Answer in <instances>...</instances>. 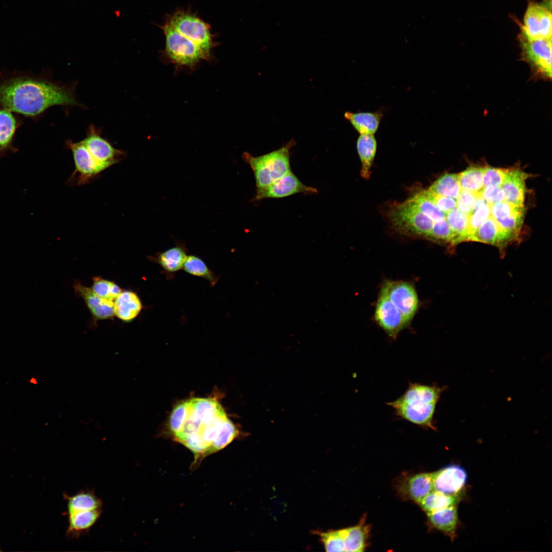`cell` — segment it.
Segmentation results:
<instances>
[{
	"instance_id": "obj_1",
	"label": "cell",
	"mask_w": 552,
	"mask_h": 552,
	"mask_svg": "<svg viewBox=\"0 0 552 552\" xmlns=\"http://www.w3.org/2000/svg\"><path fill=\"white\" fill-rule=\"evenodd\" d=\"M169 429L175 440L193 453L195 466L239 434L221 405L212 398H194L176 405L170 417Z\"/></svg>"
},
{
	"instance_id": "obj_2",
	"label": "cell",
	"mask_w": 552,
	"mask_h": 552,
	"mask_svg": "<svg viewBox=\"0 0 552 552\" xmlns=\"http://www.w3.org/2000/svg\"><path fill=\"white\" fill-rule=\"evenodd\" d=\"M159 27L165 37L166 55L181 65H194L208 58L216 44L209 24L188 10H176Z\"/></svg>"
},
{
	"instance_id": "obj_3",
	"label": "cell",
	"mask_w": 552,
	"mask_h": 552,
	"mask_svg": "<svg viewBox=\"0 0 552 552\" xmlns=\"http://www.w3.org/2000/svg\"><path fill=\"white\" fill-rule=\"evenodd\" d=\"M0 103L6 109L28 116H37L55 105H80L69 86L26 77L0 84Z\"/></svg>"
},
{
	"instance_id": "obj_4",
	"label": "cell",
	"mask_w": 552,
	"mask_h": 552,
	"mask_svg": "<svg viewBox=\"0 0 552 552\" xmlns=\"http://www.w3.org/2000/svg\"><path fill=\"white\" fill-rule=\"evenodd\" d=\"M444 388L436 385L410 383L405 393L387 404L397 417L424 429L436 430L433 417Z\"/></svg>"
},
{
	"instance_id": "obj_5",
	"label": "cell",
	"mask_w": 552,
	"mask_h": 552,
	"mask_svg": "<svg viewBox=\"0 0 552 552\" xmlns=\"http://www.w3.org/2000/svg\"><path fill=\"white\" fill-rule=\"evenodd\" d=\"M295 144L292 139L280 149L258 156L243 153L242 158L252 170L257 189L270 185L291 172L290 150Z\"/></svg>"
},
{
	"instance_id": "obj_6",
	"label": "cell",
	"mask_w": 552,
	"mask_h": 552,
	"mask_svg": "<svg viewBox=\"0 0 552 552\" xmlns=\"http://www.w3.org/2000/svg\"><path fill=\"white\" fill-rule=\"evenodd\" d=\"M393 226L404 234L428 238L434 221L423 213L410 199L395 205L389 213Z\"/></svg>"
},
{
	"instance_id": "obj_7",
	"label": "cell",
	"mask_w": 552,
	"mask_h": 552,
	"mask_svg": "<svg viewBox=\"0 0 552 552\" xmlns=\"http://www.w3.org/2000/svg\"><path fill=\"white\" fill-rule=\"evenodd\" d=\"M519 41L521 58L531 66L534 75L544 79L551 78V38L531 39L522 32Z\"/></svg>"
},
{
	"instance_id": "obj_8",
	"label": "cell",
	"mask_w": 552,
	"mask_h": 552,
	"mask_svg": "<svg viewBox=\"0 0 552 552\" xmlns=\"http://www.w3.org/2000/svg\"><path fill=\"white\" fill-rule=\"evenodd\" d=\"M65 144L72 153L75 167L68 180L70 184L81 186L89 183L105 170L94 158L83 141L73 142L68 140Z\"/></svg>"
},
{
	"instance_id": "obj_9",
	"label": "cell",
	"mask_w": 552,
	"mask_h": 552,
	"mask_svg": "<svg viewBox=\"0 0 552 552\" xmlns=\"http://www.w3.org/2000/svg\"><path fill=\"white\" fill-rule=\"evenodd\" d=\"M551 3L532 2L528 4L523 18L521 32L531 39L551 38Z\"/></svg>"
},
{
	"instance_id": "obj_10",
	"label": "cell",
	"mask_w": 552,
	"mask_h": 552,
	"mask_svg": "<svg viewBox=\"0 0 552 552\" xmlns=\"http://www.w3.org/2000/svg\"><path fill=\"white\" fill-rule=\"evenodd\" d=\"M381 289L403 316L407 325L415 316L419 306L414 287L404 281H387Z\"/></svg>"
},
{
	"instance_id": "obj_11",
	"label": "cell",
	"mask_w": 552,
	"mask_h": 552,
	"mask_svg": "<svg viewBox=\"0 0 552 552\" xmlns=\"http://www.w3.org/2000/svg\"><path fill=\"white\" fill-rule=\"evenodd\" d=\"M84 144L94 158L105 169L118 164L126 157V152L114 148L101 135L100 131L91 125Z\"/></svg>"
},
{
	"instance_id": "obj_12",
	"label": "cell",
	"mask_w": 552,
	"mask_h": 552,
	"mask_svg": "<svg viewBox=\"0 0 552 552\" xmlns=\"http://www.w3.org/2000/svg\"><path fill=\"white\" fill-rule=\"evenodd\" d=\"M302 193L312 194L317 190L303 183L291 171L270 185L257 189L254 200L280 198Z\"/></svg>"
},
{
	"instance_id": "obj_13",
	"label": "cell",
	"mask_w": 552,
	"mask_h": 552,
	"mask_svg": "<svg viewBox=\"0 0 552 552\" xmlns=\"http://www.w3.org/2000/svg\"><path fill=\"white\" fill-rule=\"evenodd\" d=\"M374 316L377 323L393 339H395L407 325L401 313L381 289Z\"/></svg>"
},
{
	"instance_id": "obj_14",
	"label": "cell",
	"mask_w": 552,
	"mask_h": 552,
	"mask_svg": "<svg viewBox=\"0 0 552 552\" xmlns=\"http://www.w3.org/2000/svg\"><path fill=\"white\" fill-rule=\"evenodd\" d=\"M467 479L466 470L461 466L452 465L433 473L432 490L443 494L458 496Z\"/></svg>"
},
{
	"instance_id": "obj_15",
	"label": "cell",
	"mask_w": 552,
	"mask_h": 552,
	"mask_svg": "<svg viewBox=\"0 0 552 552\" xmlns=\"http://www.w3.org/2000/svg\"><path fill=\"white\" fill-rule=\"evenodd\" d=\"M530 174L519 168L507 169L504 180L500 186L504 201L520 207H524L525 193V180Z\"/></svg>"
},
{
	"instance_id": "obj_16",
	"label": "cell",
	"mask_w": 552,
	"mask_h": 552,
	"mask_svg": "<svg viewBox=\"0 0 552 552\" xmlns=\"http://www.w3.org/2000/svg\"><path fill=\"white\" fill-rule=\"evenodd\" d=\"M74 288L76 294L83 300L94 319L103 320L113 317L114 301L100 297L91 288L78 281L75 282Z\"/></svg>"
},
{
	"instance_id": "obj_17",
	"label": "cell",
	"mask_w": 552,
	"mask_h": 552,
	"mask_svg": "<svg viewBox=\"0 0 552 552\" xmlns=\"http://www.w3.org/2000/svg\"><path fill=\"white\" fill-rule=\"evenodd\" d=\"M499 226L491 215L469 238L468 241H476L492 244L499 247L500 250L509 242L512 241Z\"/></svg>"
},
{
	"instance_id": "obj_18",
	"label": "cell",
	"mask_w": 552,
	"mask_h": 552,
	"mask_svg": "<svg viewBox=\"0 0 552 552\" xmlns=\"http://www.w3.org/2000/svg\"><path fill=\"white\" fill-rule=\"evenodd\" d=\"M102 512V508L68 514L66 537L73 539L85 535L97 522Z\"/></svg>"
},
{
	"instance_id": "obj_19",
	"label": "cell",
	"mask_w": 552,
	"mask_h": 552,
	"mask_svg": "<svg viewBox=\"0 0 552 552\" xmlns=\"http://www.w3.org/2000/svg\"><path fill=\"white\" fill-rule=\"evenodd\" d=\"M385 110L383 107L372 112L346 111L344 117L359 134H374L379 127Z\"/></svg>"
},
{
	"instance_id": "obj_20",
	"label": "cell",
	"mask_w": 552,
	"mask_h": 552,
	"mask_svg": "<svg viewBox=\"0 0 552 552\" xmlns=\"http://www.w3.org/2000/svg\"><path fill=\"white\" fill-rule=\"evenodd\" d=\"M143 308L141 299L134 292L122 291L113 303L114 315L125 323L134 319Z\"/></svg>"
},
{
	"instance_id": "obj_21",
	"label": "cell",
	"mask_w": 552,
	"mask_h": 552,
	"mask_svg": "<svg viewBox=\"0 0 552 552\" xmlns=\"http://www.w3.org/2000/svg\"><path fill=\"white\" fill-rule=\"evenodd\" d=\"M187 256L185 246L179 244L156 254L151 259L167 273H174L182 269Z\"/></svg>"
},
{
	"instance_id": "obj_22",
	"label": "cell",
	"mask_w": 552,
	"mask_h": 552,
	"mask_svg": "<svg viewBox=\"0 0 552 552\" xmlns=\"http://www.w3.org/2000/svg\"><path fill=\"white\" fill-rule=\"evenodd\" d=\"M428 517L434 527L449 536L452 540L455 536L458 524V513L456 505L428 513Z\"/></svg>"
},
{
	"instance_id": "obj_23",
	"label": "cell",
	"mask_w": 552,
	"mask_h": 552,
	"mask_svg": "<svg viewBox=\"0 0 552 552\" xmlns=\"http://www.w3.org/2000/svg\"><path fill=\"white\" fill-rule=\"evenodd\" d=\"M357 153L361 163V176L367 179L371 175L377 151V143L374 134H360L356 142Z\"/></svg>"
},
{
	"instance_id": "obj_24",
	"label": "cell",
	"mask_w": 552,
	"mask_h": 552,
	"mask_svg": "<svg viewBox=\"0 0 552 552\" xmlns=\"http://www.w3.org/2000/svg\"><path fill=\"white\" fill-rule=\"evenodd\" d=\"M65 498L67 502L68 514L75 512L102 509L103 507L101 500L95 494L93 491L83 490L73 496H68L65 494Z\"/></svg>"
},
{
	"instance_id": "obj_25",
	"label": "cell",
	"mask_w": 552,
	"mask_h": 552,
	"mask_svg": "<svg viewBox=\"0 0 552 552\" xmlns=\"http://www.w3.org/2000/svg\"><path fill=\"white\" fill-rule=\"evenodd\" d=\"M368 527L363 522L337 530L343 541L344 551H362L366 544Z\"/></svg>"
},
{
	"instance_id": "obj_26",
	"label": "cell",
	"mask_w": 552,
	"mask_h": 552,
	"mask_svg": "<svg viewBox=\"0 0 552 552\" xmlns=\"http://www.w3.org/2000/svg\"><path fill=\"white\" fill-rule=\"evenodd\" d=\"M433 473L416 474L409 478L405 485L409 497L418 503L433 489Z\"/></svg>"
},
{
	"instance_id": "obj_27",
	"label": "cell",
	"mask_w": 552,
	"mask_h": 552,
	"mask_svg": "<svg viewBox=\"0 0 552 552\" xmlns=\"http://www.w3.org/2000/svg\"><path fill=\"white\" fill-rule=\"evenodd\" d=\"M446 220L453 234L451 246H455L463 241H468V215L456 208L446 214Z\"/></svg>"
},
{
	"instance_id": "obj_28",
	"label": "cell",
	"mask_w": 552,
	"mask_h": 552,
	"mask_svg": "<svg viewBox=\"0 0 552 552\" xmlns=\"http://www.w3.org/2000/svg\"><path fill=\"white\" fill-rule=\"evenodd\" d=\"M16 128L17 121L11 111L0 110V157L11 148Z\"/></svg>"
},
{
	"instance_id": "obj_29",
	"label": "cell",
	"mask_w": 552,
	"mask_h": 552,
	"mask_svg": "<svg viewBox=\"0 0 552 552\" xmlns=\"http://www.w3.org/2000/svg\"><path fill=\"white\" fill-rule=\"evenodd\" d=\"M428 190L434 193L456 199L461 190L458 174H445L433 182Z\"/></svg>"
},
{
	"instance_id": "obj_30",
	"label": "cell",
	"mask_w": 552,
	"mask_h": 552,
	"mask_svg": "<svg viewBox=\"0 0 552 552\" xmlns=\"http://www.w3.org/2000/svg\"><path fill=\"white\" fill-rule=\"evenodd\" d=\"M485 167L470 166L458 174L462 189L477 193L482 189Z\"/></svg>"
},
{
	"instance_id": "obj_31",
	"label": "cell",
	"mask_w": 552,
	"mask_h": 552,
	"mask_svg": "<svg viewBox=\"0 0 552 552\" xmlns=\"http://www.w3.org/2000/svg\"><path fill=\"white\" fill-rule=\"evenodd\" d=\"M182 269L188 274L206 280L213 286L219 279L204 261L195 255L187 256Z\"/></svg>"
},
{
	"instance_id": "obj_32",
	"label": "cell",
	"mask_w": 552,
	"mask_h": 552,
	"mask_svg": "<svg viewBox=\"0 0 552 552\" xmlns=\"http://www.w3.org/2000/svg\"><path fill=\"white\" fill-rule=\"evenodd\" d=\"M459 500L458 496L449 495L433 491L429 492L418 503L428 513L456 505Z\"/></svg>"
},
{
	"instance_id": "obj_33",
	"label": "cell",
	"mask_w": 552,
	"mask_h": 552,
	"mask_svg": "<svg viewBox=\"0 0 552 552\" xmlns=\"http://www.w3.org/2000/svg\"><path fill=\"white\" fill-rule=\"evenodd\" d=\"M91 288L100 297L113 301L122 291L121 288L114 282L99 277L93 278Z\"/></svg>"
},
{
	"instance_id": "obj_34",
	"label": "cell",
	"mask_w": 552,
	"mask_h": 552,
	"mask_svg": "<svg viewBox=\"0 0 552 552\" xmlns=\"http://www.w3.org/2000/svg\"><path fill=\"white\" fill-rule=\"evenodd\" d=\"M524 210L513 214L502 219L496 220L500 228L514 241L519 233L523 222Z\"/></svg>"
},
{
	"instance_id": "obj_35",
	"label": "cell",
	"mask_w": 552,
	"mask_h": 552,
	"mask_svg": "<svg viewBox=\"0 0 552 552\" xmlns=\"http://www.w3.org/2000/svg\"><path fill=\"white\" fill-rule=\"evenodd\" d=\"M453 238L452 231L446 219L434 222L429 239L434 241L449 243L451 245Z\"/></svg>"
},
{
	"instance_id": "obj_36",
	"label": "cell",
	"mask_w": 552,
	"mask_h": 552,
	"mask_svg": "<svg viewBox=\"0 0 552 552\" xmlns=\"http://www.w3.org/2000/svg\"><path fill=\"white\" fill-rule=\"evenodd\" d=\"M491 216V205L485 204L469 216L468 238Z\"/></svg>"
},
{
	"instance_id": "obj_37",
	"label": "cell",
	"mask_w": 552,
	"mask_h": 552,
	"mask_svg": "<svg viewBox=\"0 0 552 552\" xmlns=\"http://www.w3.org/2000/svg\"><path fill=\"white\" fill-rule=\"evenodd\" d=\"M422 191L445 215L456 208V199L455 198L434 193L428 189Z\"/></svg>"
},
{
	"instance_id": "obj_38",
	"label": "cell",
	"mask_w": 552,
	"mask_h": 552,
	"mask_svg": "<svg viewBox=\"0 0 552 552\" xmlns=\"http://www.w3.org/2000/svg\"><path fill=\"white\" fill-rule=\"evenodd\" d=\"M524 210V207L518 206L504 200L491 205V215L496 220Z\"/></svg>"
},
{
	"instance_id": "obj_39",
	"label": "cell",
	"mask_w": 552,
	"mask_h": 552,
	"mask_svg": "<svg viewBox=\"0 0 552 552\" xmlns=\"http://www.w3.org/2000/svg\"><path fill=\"white\" fill-rule=\"evenodd\" d=\"M507 169L485 167L482 189L488 186L500 187L502 184Z\"/></svg>"
},
{
	"instance_id": "obj_40",
	"label": "cell",
	"mask_w": 552,
	"mask_h": 552,
	"mask_svg": "<svg viewBox=\"0 0 552 552\" xmlns=\"http://www.w3.org/2000/svg\"><path fill=\"white\" fill-rule=\"evenodd\" d=\"M476 194L461 189L458 196L456 199V208L462 212L470 216L473 211Z\"/></svg>"
},
{
	"instance_id": "obj_41",
	"label": "cell",
	"mask_w": 552,
	"mask_h": 552,
	"mask_svg": "<svg viewBox=\"0 0 552 552\" xmlns=\"http://www.w3.org/2000/svg\"><path fill=\"white\" fill-rule=\"evenodd\" d=\"M480 193L490 205L504 200V194L500 187L488 186L483 188Z\"/></svg>"
}]
</instances>
